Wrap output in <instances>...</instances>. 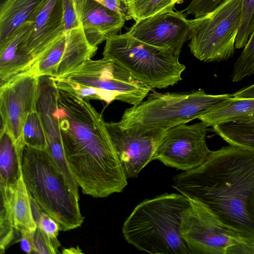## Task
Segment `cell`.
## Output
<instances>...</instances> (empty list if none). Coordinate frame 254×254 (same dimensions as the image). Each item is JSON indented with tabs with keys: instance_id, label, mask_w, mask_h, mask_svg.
I'll list each match as a JSON object with an SVG mask.
<instances>
[{
	"instance_id": "d6a6232c",
	"label": "cell",
	"mask_w": 254,
	"mask_h": 254,
	"mask_svg": "<svg viewBox=\"0 0 254 254\" xmlns=\"http://www.w3.org/2000/svg\"><path fill=\"white\" fill-rule=\"evenodd\" d=\"M226 254H254V242L237 243L229 248Z\"/></svg>"
},
{
	"instance_id": "44dd1931",
	"label": "cell",
	"mask_w": 254,
	"mask_h": 254,
	"mask_svg": "<svg viewBox=\"0 0 254 254\" xmlns=\"http://www.w3.org/2000/svg\"><path fill=\"white\" fill-rule=\"evenodd\" d=\"M197 119L209 127L231 122L254 120V98L232 96L213 106Z\"/></svg>"
},
{
	"instance_id": "d6986e66",
	"label": "cell",
	"mask_w": 254,
	"mask_h": 254,
	"mask_svg": "<svg viewBox=\"0 0 254 254\" xmlns=\"http://www.w3.org/2000/svg\"><path fill=\"white\" fill-rule=\"evenodd\" d=\"M30 24V21L24 23L0 43V85L14 76L29 70L35 62L20 45L21 38Z\"/></svg>"
},
{
	"instance_id": "4dcf8cb0",
	"label": "cell",
	"mask_w": 254,
	"mask_h": 254,
	"mask_svg": "<svg viewBox=\"0 0 254 254\" xmlns=\"http://www.w3.org/2000/svg\"><path fill=\"white\" fill-rule=\"evenodd\" d=\"M224 0H191L185 9V14L194 18L203 16L214 9Z\"/></svg>"
},
{
	"instance_id": "e575fe53",
	"label": "cell",
	"mask_w": 254,
	"mask_h": 254,
	"mask_svg": "<svg viewBox=\"0 0 254 254\" xmlns=\"http://www.w3.org/2000/svg\"><path fill=\"white\" fill-rule=\"evenodd\" d=\"M232 97L238 98H254V84L234 93Z\"/></svg>"
},
{
	"instance_id": "1f68e13d",
	"label": "cell",
	"mask_w": 254,
	"mask_h": 254,
	"mask_svg": "<svg viewBox=\"0 0 254 254\" xmlns=\"http://www.w3.org/2000/svg\"><path fill=\"white\" fill-rule=\"evenodd\" d=\"M64 21L65 32L81 27L73 0H63Z\"/></svg>"
},
{
	"instance_id": "d590c367",
	"label": "cell",
	"mask_w": 254,
	"mask_h": 254,
	"mask_svg": "<svg viewBox=\"0 0 254 254\" xmlns=\"http://www.w3.org/2000/svg\"><path fill=\"white\" fill-rule=\"evenodd\" d=\"M20 242L21 248L23 251L28 254L32 253V244L29 239L28 234L22 235Z\"/></svg>"
},
{
	"instance_id": "ac0fdd59",
	"label": "cell",
	"mask_w": 254,
	"mask_h": 254,
	"mask_svg": "<svg viewBox=\"0 0 254 254\" xmlns=\"http://www.w3.org/2000/svg\"><path fill=\"white\" fill-rule=\"evenodd\" d=\"M0 229L6 232L15 231L22 235L34 232L37 226L34 219L30 196L22 175L14 192L9 198L0 202Z\"/></svg>"
},
{
	"instance_id": "4316f807",
	"label": "cell",
	"mask_w": 254,
	"mask_h": 254,
	"mask_svg": "<svg viewBox=\"0 0 254 254\" xmlns=\"http://www.w3.org/2000/svg\"><path fill=\"white\" fill-rule=\"evenodd\" d=\"M52 78L55 81L57 86L71 90L79 97L85 100H100L107 104L114 101L112 97L108 93L99 88L73 82L62 77Z\"/></svg>"
},
{
	"instance_id": "603a6c76",
	"label": "cell",
	"mask_w": 254,
	"mask_h": 254,
	"mask_svg": "<svg viewBox=\"0 0 254 254\" xmlns=\"http://www.w3.org/2000/svg\"><path fill=\"white\" fill-rule=\"evenodd\" d=\"M212 127L229 144L254 150V120L231 122Z\"/></svg>"
},
{
	"instance_id": "ffe728a7",
	"label": "cell",
	"mask_w": 254,
	"mask_h": 254,
	"mask_svg": "<svg viewBox=\"0 0 254 254\" xmlns=\"http://www.w3.org/2000/svg\"><path fill=\"white\" fill-rule=\"evenodd\" d=\"M48 0H4L0 6V43L31 21Z\"/></svg>"
},
{
	"instance_id": "30bf717a",
	"label": "cell",
	"mask_w": 254,
	"mask_h": 254,
	"mask_svg": "<svg viewBox=\"0 0 254 254\" xmlns=\"http://www.w3.org/2000/svg\"><path fill=\"white\" fill-rule=\"evenodd\" d=\"M209 126L203 122L168 129L153 156L166 166L187 171L204 163L211 150L206 142Z\"/></svg>"
},
{
	"instance_id": "8992f818",
	"label": "cell",
	"mask_w": 254,
	"mask_h": 254,
	"mask_svg": "<svg viewBox=\"0 0 254 254\" xmlns=\"http://www.w3.org/2000/svg\"><path fill=\"white\" fill-rule=\"evenodd\" d=\"M232 96L230 94H207L200 89L179 93L153 91L145 101L127 109L118 122L122 128L140 127L168 129L197 119Z\"/></svg>"
},
{
	"instance_id": "5bb4252c",
	"label": "cell",
	"mask_w": 254,
	"mask_h": 254,
	"mask_svg": "<svg viewBox=\"0 0 254 254\" xmlns=\"http://www.w3.org/2000/svg\"><path fill=\"white\" fill-rule=\"evenodd\" d=\"M134 38L180 55L190 38V20L183 11H167L140 20L127 32Z\"/></svg>"
},
{
	"instance_id": "9c48e42d",
	"label": "cell",
	"mask_w": 254,
	"mask_h": 254,
	"mask_svg": "<svg viewBox=\"0 0 254 254\" xmlns=\"http://www.w3.org/2000/svg\"><path fill=\"white\" fill-rule=\"evenodd\" d=\"M181 234L191 254H226L231 246L249 242L232 233L210 211L191 200L182 215Z\"/></svg>"
},
{
	"instance_id": "74e56055",
	"label": "cell",
	"mask_w": 254,
	"mask_h": 254,
	"mask_svg": "<svg viewBox=\"0 0 254 254\" xmlns=\"http://www.w3.org/2000/svg\"><path fill=\"white\" fill-rule=\"evenodd\" d=\"M173 3L174 5H176V4L180 3L182 0H172Z\"/></svg>"
},
{
	"instance_id": "7a4b0ae2",
	"label": "cell",
	"mask_w": 254,
	"mask_h": 254,
	"mask_svg": "<svg viewBox=\"0 0 254 254\" xmlns=\"http://www.w3.org/2000/svg\"><path fill=\"white\" fill-rule=\"evenodd\" d=\"M57 88L63 144L75 181L85 193L113 188L125 173L102 115L72 90Z\"/></svg>"
},
{
	"instance_id": "2e32d148",
	"label": "cell",
	"mask_w": 254,
	"mask_h": 254,
	"mask_svg": "<svg viewBox=\"0 0 254 254\" xmlns=\"http://www.w3.org/2000/svg\"><path fill=\"white\" fill-rule=\"evenodd\" d=\"M30 22L20 44L35 61L65 32L63 0H48Z\"/></svg>"
},
{
	"instance_id": "7402d4cb",
	"label": "cell",
	"mask_w": 254,
	"mask_h": 254,
	"mask_svg": "<svg viewBox=\"0 0 254 254\" xmlns=\"http://www.w3.org/2000/svg\"><path fill=\"white\" fill-rule=\"evenodd\" d=\"M24 147L18 146L8 131L1 128L0 187L15 186L22 175V158Z\"/></svg>"
},
{
	"instance_id": "d4e9b609",
	"label": "cell",
	"mask_w": 254,
	"mask_h": 254,
	"mask_svg": "<svg viewBox=\"0 0 254 254\" xmlns=\"http://www.w3.org/2000/svg\"><path fill=\"white\" fill-rule=\"evenodd\" d=\"M22 136L26 145L38 149H47L43 124L36 110L28 115L23 127Z\"/></svg>"
},
{
	"instance_id": "6da1fadb",
	"label": "cell",
	"mask_w": 254,
	"mask_h": 254,
	"mask_svg": "<svg viewBox=\"0 0 254 254\" xmlns=\"http://www.w3.org/2000/svg\"><path fill=\"white\" fill-rule=\"evenodd\" d=\"M173 187L210 211L235 235L254 242V150L229 145L198 167L174 176Z\"/></svg>"
},
{
	"instance_id": "52a82bcc",
	"label": "cell",
	"mask_w": 254,
	"mask_h": 254,
	"mask_svg": "<svg viewBox=\"0 0 254 254\" xmlns=\"http://www.w3.org/2000/svg\"><path fill=\"white\" fill-rule=\"evenodd\" d=\"M242 0H224L208 13L190 20L191 53L200 61L221 62L235 53Z\"/></svg>"
},
{
	"instance_id": "7c38bea8",
	"label": "cell",
	"mask_w": 254,
	"mask_h": 254,
	"mask_svg": "<svg viewBox=\"0 0 254 254\" xmlns=\"http://www.w3.org/2000/svg\"><path fill=\"white\" fill-rule=\"evenodd\" d=\"M117 154L127 178H136L153 160L167 129L140 127L122 128L119 122H106Z\"/></svg>"
},
{
	"instance_id": "e0dca14e",
	"label": "cell",
	"mask_w": 254,
	"mask_h": 254,
	"mask_svg": "<svg viewBox=\"0 0 254 254\" xmlns=\"http://www.w3.org/2000/svg\"><path fill=\"white\" fill-rule=\"evenodd\" d=\"M73 1L86 38L93 47H97L109 37L118 34L127 20L125 16L94 0Z\"/></svg>"
},
{
	"instance_id": "f1b7e54d",
	"label": "cell",
	"mask_w": 254,
	"mask_h": 254,
	"mask_svg": "<svg viewBox=\"0 0 254 254\" xmlns=\"http://www.w3.org/2000/svg\"><path fill=\"white\" fill-rule=\"evenodd\" d=\"M29 196L33 216L37 227L52 240H58L57 237L61 230L59 224L43 212L34 199L30 195Z\"/></svg>"
},
{
	"instance_id": "4fadbf2b",
	"label": "cell",
	"mask_w": 254,
	"mask_h": 254,
	"mask_svg": "<svg viewBox=\"0 0 254 254\" xmlns=\"http://www.w3.org/2000/svg\"><path fill=\"white\" fill-rule=\"evenodd\" d=\"M97 49L89 43L81 26L65 32L30 69L39 77H63L91 59Z\"/></svg>"
},
{
	"instance_id": "277c9868",
	"label": "cell",
	"mask_w": 254,
	"mask_h": 254,
	"mask_svg": "<svg viewBox=\"0 0 254 254\" xmlns=\"http://www.w3.org/2000/svg\"><path fill=\"white\" fill-rule=\"evenodd\" d=\"M22 173L29 195L43 212L54 219L61 231L77 228L82 225L79 199L46 149L25 145L22 158Z\"/></svg>"
},
{
	"instance_id": "836d02e7",
	"label": "cell",
	"mask_w": 254,
	"mask_h": 254,
	"mask_svg": "<svg viewBox=\"0 0 254 254\" xmlns=\"http://www.w3.org/2000/svg\"><path fill=\"white\" fill-rule=\"evenodd\" d=\"M127 17V10L121 0H94Z\"/></svg>"
},
{
	"instance_id": "ba28073f",
	"label": "cell",
	"mask_w": 254,
	"mask_h": 254,
	"mask_svg": "<svg viewBox=\"0 0 254 254\" xmlns=\"http://www.w3.org/2000/svg\"><path fill=\"white\" fill-rule=\"evenodd\" d=\"M62 78L99 88L108 93L114 101L132 106L142 102L152 90L122 66L104 58L98 60L89 59Z\"/></svg>"
},
{
	"instance_id": "8fae6325",
	"label": "cell",
	"mask_w": 254,
	"mask_h": 254,
	"mask_svg": "<svg viewBox=\"0 0 254 254\" xmlns=\"http://www.w3.org/2000/svg\"><path fill=\"white\" fill-rule=\"evenodd\" d=\"M39 76L30 69L0 85L1 128L6 129L19 146L25 143L22 136L28 115L36 110Z\"/></svg>"
},
{
	"instance_id": "484cf974",
	"label": "cell",
	"mask_w": 254,
	"mask_h": 254,
	"mask_svg": "<svg viewBox=\"0 0 254 254\" xmlns=\"http://www.w3.org/2000/svg\"><path fill=\"white\" fill-rule=\"evenodd\" d=\"M254 74V30L234 65L232 81L239 82Z\"/></svg>"
},
{
	"instance_id": "3957f363",
	"label": "cell",
	"mask_w": 254,
	"mask_h": 254,
	"mask_svg": "<svg viewBox=\"0 0 254 254\" xmlns=\"http://www.w3.org/2000/svg\"><path fill=\"white\" fill-rule=\"evenodd\" d=\"M190 204V200L180 193L144 199L125 221V239L150 254H191L181 234L182 215Z\"/></svg>"
},
{
	"instance_id": "cb8c5ba5",
	"label": "cell",
	"mask_w": 254,
	"mask_h": 254,
	"mask_svg": "<svg viewBox=\"0 0 254 254\" xmlns=\"http://www.w3.org/2000/svg\"><path fill=\"white\" fill-rule=\"evenodd\" d=\"M127 10L126 20L135 22L167 11L174 10L172 0H121Z\"/></svg>"
},
{
	"instance_id": "9a60e30c",
	"label": "cell",
	"mask_w": 254,
	"mask_h": 254,
	"mask_svg": "<svg viewBox=\"0 0 254 254\" xmlns=\"http://www.w3.org/2000/svg\"><path fill=\"white\" fill-rule=\"evenodd\" d=\"M58 90L54 79L49 76H40L36 110L43 124L47 150L70 189L75 190L78 185L69 168L63 144L58 115Z\"/></svg>"
},
{
	"instance_id": "8d00e7d4",
	"label": "cell",
	"mask_w": 254,
	"mask_h": 254,
	"mask_svg": "<svg viewBox=\"0 0 254 254\" xmlns=\"http://www.w3.org/2000/svg\"><path fill=\"white\" fill-rule=\"evenodd\" d=\"M63 254H80L82 253L81 250L77 247L76 248H70L69 249H64L62 251Z\"/></svg>"
},
{
	"instance_id": "f546056e",
	"label": "cell",
	"mask_w": 254,
	"mask_h": 254,
	"mask_svg": "<svg viewBox=\"0 0 254 254\" xmlns=\"http://www.w3.org/2000/svg\"><path fill=\"white\" fill-rule=\"evenodd\" d=\"M32 247V253L37 254H55L59 253L60 244L58 240H53L38 227L35 231L28 234Z\"/></svg>"
},
{
	"instance_id": "83f0119b",
	"label": "cell",
	"mask_w": 254,
	"mask_h": 254,
	"mask_svg": "<svg viewBox=\"0 0 254 254\" xmlns=\"http://www.w3.org/2000/svg\"><path fill=\"white\" fill-rule=\"evenodd\" d=\"M254 30V0H242L241 15L235 48L241 49L246 45Z\"/></svg>"
},
{
	"instance_id": "5b68a950",
	"label": "cell",
	"mask_w": 254,
	"mask_h": 254,
	"mask_svg": "<svg viewBox=\"0 0 254 254\" xmlns=\"http://www.w3.org/2000/svg\"><path fill=\"white\" fill-rule=\"evenodd\" d=\"M103 55L151 89L174 86L182 80L186 69L179 55L140 41L127 32L109 37Z\"/></svg>"
}]
</instances>
